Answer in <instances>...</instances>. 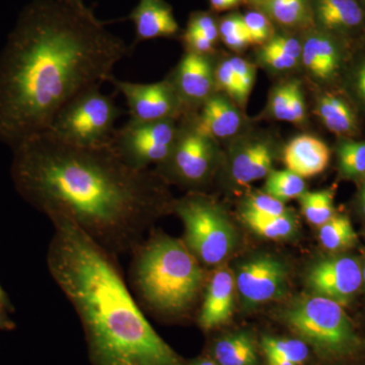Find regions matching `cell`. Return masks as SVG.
Wrapping results in <instances>:
<instances>
[{
	"label": "cell",
	"instance_id": "1",
	"mask_svg": "<svg viewBox=\"0 0 365 365\" xmlns=\"http://www.w3.org/2000/svg\"><path fill=\"white\" fill-rule=\"evenodd\" d=\"M128 52L83 2L38 0L0 53V140L16 148L44 133Z\"/></svg>",
	"mask_w": 365,
	"mask_h": 365
},
{
	"label": "cell",
	"instance_id": "2",
	"mask_svg": "<svg viewBox=\"0 0 365 365\" xmlns=\"http://www.w3.org/2000/svg\"><path fill=\"white\" fill-rule=\"evenodd\" d=\"M14 150L21 195L49 218H68L116 257L132 254L153 220L173 210L155 170L132 169L110 143L81 148L45 132Z\"/></svg>",
	"mask_w": 365,
	"mask_h": 365
},
{
	"label": "cell",
	"instance_id": "3",
	"mask_svg": "<svg viewBox=\"0 0 365 365\" xmlns=\"http://www.w3.org/2000/svg\"><path fill=\"white\" fill-rule=\"evenodd\" d=\"M51 220L48 270L74 307L93 365H186L131 294L117 258L64 216Z\"/></svg>",
	"mask_w": 365,
	"mask_h": 365
},
{
	"label": "cell",
	"instance_id": "4",
	"mask_svg": "<svg viewBox=\"0 0 365 365\" xmlns=\"http://www.w3.org/2000/svg\"><path fill=\"white\" fill-rule=\"evenodd\" d=\"M130 282L136 300L151 313L180 319L202 294V264L182 240L150 234L131 254Z\"/></svg>",
	"mask_w": 365,
	"mask_h": 365
},
{
	"label": "cell",
	"instance_id": "5",
	"mask_svg": "<svg viewBox=\"0 0 365 365\" xmlns=\"http://www.w3.org/2000/svg\"><path fill=\"white\" fill-rule=\"evenodd\" d=\"M284 319L300 340L326 356L352 352L359 340L343 306L314 295L297 300L285 312Z\"/></svg>",
	"mask_w": 365,
	"mask_h": 365
},
{
	"label": "cell",
	"instance_id": "6",
	"mask_svg": "<svg viewBox=\"0 0 365 365\" xmlns=\"http://www.w3.org/2000/svg\"><path fill=\"white\" fill-rule=\"evenodd\" d=\"M173 210L184 225L182 242L201 264L218 265L234 249V227L215 201L191 194L174 202Z\"/></svg>",
	"mask_w": 365,
	"mask_h": 365
},
{
	"label": "cell",
	"instance_id": "7",
	"mask_svg": "<svg viewBox=\"0 0 365 365\" xmlns=\"http://www.w3.org/2000/svg\"><path fill=\"white\" fill-rule=\"evenodd\" d=\"M121 115L113 98L93 88L71 101L46 132L71 145H105L111 141L115 122Z\"/></svg>",
	"mask_w": 365,
	"mask_h": 365
},
{
	"label": "cell",
	"instance_id": "8",
	"mask_svg": "<svg viewBox=\"0 0 365 365\" xmlns=\"http://www.w3.org/2000/svg\"><path fill=\"white\" fill-rule=\"evenodd\" d=\"M195 115H187L180 120L176 143L167 160L155 170L160 179L194 189L208 181L218 153L216 141L197 128Z\"/></svg>",
	"mask_w": 365,
	"mask_h": 365
},
{
	"label": "cell",
	"instance_id": "9",
	"mask_svg": "<svg viewBox=\"0 0 365 365\" xmlns=\"http://www.w3.org/2000/svg\"><path fill=\"white\" fill-rule=\"evenodd\" d=\"M181 120V119H180ZM180 120L153 122L129 120L121 128L115 129L110 145L118 157L135 170H150L169 157L180 129Z\"/></svg>",
	"mask_w": 365,
	"mask_h": 365
},
{
	"label": "cell",
	"instance_id": "10",
	"mask_svg": "<svg viewBox=\"0 0 365 365\" xmlns=\"http://www.w3.org/2000/svg\"><path fill=\"white\" fill-rule=\"evenodd\" d=\"M108 81L124 96L131 121L180 120L185 116L181 101L169 78L155 83H136L112 76Z\"/></svg>",
	"mask_w": 365,
	"mask_h": 365
},
{
	"label": "cell",
	"instance_id": "11",
	"mask_svg": "<svg viewBox=\"0 0 365 365\" xmlns=\"http://www.w3.org/2000/svg\"><path fill=\"white\" fill-rule=\"evenodd\" d=\"M362 281L361 266L351 257H334L319 261L307 274V285L316 295L332 299L341 306L351 300Z\"/></svg>",
	"mask_w": 365,
	"mask_h": 365
},
{
	"label": "cell",
	"instance_id": "12",
	"mask_svg": "<svg viewBox=\"0 0 365 365\" xmlns=\"http://www.w3.org/2000/svg\"><path fill=\"white\" fill-rule=\"evenodd\" d=\"M287 266L271 256L258 257L242 264L237 287L242 302L250 306L279 299L287 292Z\"/></svg>",
	"mask_w": 365,
	"mask_h": 365
},
{
	"label": "cell",
	"instance_id": "13",
	"mask_svg": "<svg viewBox=\"0 0 365 365\" xmlns=\"http://www.w3.org/2000/svg\"><path fill=\"white\" fill-rule=\"evenodd\" d=\"M168 78L181 101L185 116L195 115L194 110L215 93V67L207 55L186 51Z\"/></svg>",
	"mask_w": 365,
	"mask_h": 365
},
{
	"label": "cell",
	"instance_id": "14",
	"mask_svg": "<svg viewBox=\"0 0 365 365\" xmlns=\"http://www.w3.org/2000/svg\"><path fill=\"white\" fill-rule=\"evenodd\" d=\"M311 6L319 30L340 39L365 29V11L357 0H312Z\"/></svg>",
	"mask_w": 365,
	"mask_h": 365
},
{
	"label": "cell",
	"instance_id": "15",
	"mask_svg": "<svg viewBox=\"0 0 365 365\" xmlns=\"http://www.w3.org/2000/svg\"><path fill=\"white\" fill-rule=\"evenodd\" d=\"M340 40L319 29L307 34L302 43L300 60L317 81L327 83L339 73L343 58Z\"/></svg>",
	"mask_w": 365,
	"mask_h": 365
},
{
	"label": "cell",
	"instance_id": "16",
	"mask_svg": "<svg viewBox=\"0 0 365 365\" xmlns=\"http://www.w3.org/2000/svg\"><path fill=\"white\" fill-rule=\"evenodd\" d=\"M234 275L227 268L212 274L204 292L203 302L198 316L199 326L209 331L225 325L232 318L235 304Z\"/></svg>",
	"mask_w": 365,
	"mask_h": 365
},
{
	"label": "cell",
	"instance_id": "17",
	"mask_svg": "<svg viewBox=\"0 0 365 365\" xmlns=\"http://www.w3.org/2000/svg\"><path fill=\"white\" fill-rule=\"evenodd\" d=\"M273 160V145L266 137H248L237 146L232 157V179L241 186L259 181L270 174Z\"/></svg>",
	"mask_w": 365,
	"mask_h": 365
},
{
	"label": "cell",
	"instance_id": "18",
	"mask_svg": "<svg viewBox=\"0 0 365 365\" xmlns=\"http://www.w3.org/2000/svg\"><path fill=\"white\" fill-rule=\"evenodd\" d=\"M199 131L213 140L237 135L241 130L242 117L235 102L222 93H215L194 116Z\"/></svg>",
	"mask_w": 365,
	"mask_h": 365
},
{
	"label": "cell",
	"instance_id": "19",
	"mask_svg": "<svg viewBox=\"0 0 365 365\" xmlns=\"http://www.w3.org/2000/svg\"><path fill=\"white\" fill-rule=\"evenodd\" d=\"M128 19L135 28V43L174 37L180 30L172 7L165 0H139Z\"/></svg>",
	"mask_w": 365,
	"mask_h": 365
},
{
	"label": "cell",
	"instance_id": "20",
	"mask_svg": "<svg viewBox=\"0 0 365 365\" xmlns=\"http://www.w3.org/2000/svg\"><path fill=\"white\" fill-rule=\"evenodd\" d=\"M330 157L327 144L311 135L295 137L283 153L287 170L302 178H311L323 173L330 163Z\"/></svg>",
	"mask_w": 365,
	"mask_h": 365
},
{
	"label": "cell",
	"instance_id": "21",
	"mask_svg": "<svg viewBox=\"0 0 365 365\" xmlns=\"http://www.w3.org/2000/svg\"><path fill=\"white\" fill-rule=\"evenodd\" d=\"M317 112L326 128L335 135L352 136L357 131L355 113L343 98L333 93L322 96Z\"/></svg>",
	"mask_w": 365,
	"mask_h": 365
},
{
	"label": "cell",
	"instance_id": "22",
	"mask_svg": "<svg viewBox=\"0 0 365 365\" xmlns=\"http://www.w3.org/2000/svg\"><path fill=\"white\" fill-rule=\"evenodd\" d=\"M213 355L218 365H257L256 345L247 332L225 336L216 341Z\"/></svg>",
	"mask_w": 365,
	"mask_h": 365
},
{
	"label": "cell",
	"instance_id": "23",
	"mask_svg": "<svg viewBox=\"0 0 365 365\" xmlns=\"http://www.w3.org/2000/svg\"><path fill=\"white\" fill-rule=\"evenodd\" d=\"M262 13L285 28H300L313 19L309 0H266L259 4Z\"/></svg>",
	"mask_w": 365,
	"mask_h": 365
},
{
	"label": "cell",
	"instance_id": "24",
	"mask_svg": "<svg viewBox=\"0 0 365 365\" xmlns=\"http://www.w3.org/2000/svg\"><path fill=\"white\" fill-rule=\"evenodd\" d=\"M242 220L257 235L271 240L289 237L297 227L294 218L289 213L279 216L263 215L244 209Z\"/></svg>",
	"mask_w": 365,
	"mask_h": 365
},
{
	"label": "cell",
	"instance_id": "25",
	"mask_svg": "<svg viewBox=\"0 0 365 365\" xmlns=\"http://www.w3.org/2000/svg\"><path fill=\"white\" fill-rule=\"evenodd\" d=\"M319 227V241L330 251L349 248L356 242V232L347 216L334 215Z\"/></svg>",
	"mask_w": 365,
	"mask_h": 365
},
{
	"label": "cell",
	"instance_id": "26",
	"mask_svg": "<svg viewBox=\"0 0 365 365\" xmlns=\"http://www.w3.org/2000/svg\"><path fill=\"white\" fill-rule=\"evenodd\" d=\"M264 192L287 202L292 199L299 198L306 192L304 178L297 176L289 170H271L264 185Z\"/></svg>",
	"mask_w": 365,
	"mask_h": 365
},
{
	"label": "cell",
	"instance_id": "27",
	"mask_svg": "<svg viewBox=\"0 0 365 365\" xmlns=\"http://www.w3.org/2000/svg\"><path fill=\"white\" fill-rule=\"evenodd\" d=\"M299 201L304 217L317 227H321L335 215L334 194L330 190L304 192L299 197Z\"/></svg>",
	"mask_w": 365,
	"mask_h": 365
},
{
	"label": "cell",
	"instance_id": "28",
	"mask_svg": "<svg viewBox=\"0 0 365 365\" xmlns=\"http://www.w3.org/2000/svg\"><path fill=\"white\" fill-rule=\"evenodd\" d=\"M338 165L342 176L354 179L365 175V141L344 139L338 144Z\"/></svg>",
	"mask_w": 365,
	"mask_h": 365
},
{
	"label": "cell",
	"instance_id": "29",
	"mask_svg": "<svg viewBox=\"0 0 365 365\" xmlns=\"http://www.w3.org/2000/svg\"><path fill=\"white\" fill-rule=\"evenodd\" d=\"M262 348L265 354H274L297 365L304 364L309 359V349L306 342L299 339L264 337Z\"/></svg>",
	"mask_w": 365,
	"mask_h": 365
},
{
	"label": "cell",
	"instance_id": "30",
	"mask_svg": "<svg viewBox=\"0 0 365 365\" xmlns=\"http://www.w3.org/2000/svg\"><path fill=\"white\" fill-rule=\"evenodd\" d=\"M218 28L220 38H222L223 43L234 51H242L249 45H252L242 16L234 14L225 16Z\"/></svg>",
	"mask_w": 365,
	"mask_h": 365
},
{
	"label": "cell",
	"instance_id": "31",
	"mask_svg": "<svg viewBox=\"0 0 365 365\" xmlns=\"http://www.w3.org/2000/svg\"><path fill=\"white\" fill-rule=\"evenodd\" d=\"M245 25L248 30L252 45H265L274 37L272 21L262 11H248L245 16Z\"/></svg>",
	"mask_w": 365,
	"mask_h": 365
},
{
	"label": "cell",
	"instance_id": "32",
	"mask_svg": "<svg viewBox=\"0 0 365 365\" xmlns=\"http://www.w3.org/2000/svg\"><path fill=\"white\" fill-rule=\"evenodd\" d=\"M215 86L237 105L242 107L246 105L247 101L242 96L228 59L223 60L215 67Z\"/></svg>",
	"mask_w": 365,
	"mask_h": 365
},
{
	"label": "cell",
	"instance_id": "33",
	"mask_svg": "<svg viewBox=\"0 0 365 365\" xmlns=\"http://www.w3.org/2000/svg\"><path fill=\"white\" fill-rule=\"evenodd\" d=\"M244 209L263 215L279 216L289 213L284 202L266 194L265 192L250 197Z\"/></svg>",
	"mask_w": 365,
	"mask_h": 365
},
{
	"label": "cell",
	"instance_id": "34",
	"mask_svg": "<svg viewBox=\"0 0 365 365\" xmlns=\"http://www.w3.org/2000/svg\"><path fill=\"white\" fill-rule=\"evenodd\" d=\"M228 62L234 71L245 100L248 101L256 78V68L253 64L240 57H232L228 59Z\"/></svg>",
	"mask_w": 365,
	"mask_h": 365
},
{
	"label": "cell",
	"instance_id": "35",
	"mask_svg": "<svg viewBox=\"0 0 365 365\" xmlns=\"http://www.w3.org/2000/svg\"><path fill=\"white\" fill-rule=\"evenodd\" d=\"M187 31L199 34L211 42H217L220 38V28L213 16L207 13H195L190 18Z\"/></svg>",
	"mask_w": 365,
	"mask_h": 365
},
{
	"label": "cell",
	"instance_id": "36",
	"mask_svg": "<svg viewBox=\"0 0 365 365\" xmlns=\"http://www.w3.org/2000/svg\"><path fill=\"white\" fill-rule=\"evenodd\" d=\"M290 96V81L276 86L269 98L268 112L274 119L287 121L288 102Z\"/></svg>",
	"mask_w": 365,
	"mask_h": 365
},
{
	"label": "cell",
	"instance_id": "37",
	"mask_svg": "<svg viewBox=\"0 0 365 365\" xmlns=\"http://www.w3.org/2000/svg\"><path fill=\"white\" fill-rule=\"evenodd\" d=\"M304 120H306V103H304L302 86L297 81H290L287 122L299 125L304 123Z\"/></svg>",
	"mask_w": 365,
	"mask_h": 365
},
{
	"label": "cell",
	"instance_id": "38",
	"mask_svg": "<svg viewBox=\"0 0 365 365\" xmlns=\"http://www.w3.org/2000/svg\"><path fill=\"white\" fill-rule=\"evenodd\" d=\"M259 59L261 63L274 71H287L295 68L299 64V60L277 51H269L262 48L259 53Z\"/></svg>",
	"mask_w": 365,
	"mask_h": 365
},
{
	"label": "cell",
	"instance_id": "39",
	"mask_svg": "<svg viewBox=\"0 0 365 365\" xmlns=\"http://www.w3.org/2000/svg\"><path fill=\"white\" fill-rule=\"evenodd\" d=\"M263 49L284 53L297 60L302 58V44L292 36H274L272 39L263 45Z\"/></svg>",
	"mask_w": 365,
	"mask_h": 365
},
{
	"label": "cell",
	"instance_id": "40",
	"mask_svg": "<svg viewBox=\"0 0 365 365\" xmlns=\"http://www.w3.org/2000/svg\"><path fill=\"white\" fill-rule=\"evenodd\" d=\"M186 51L197 53L200 55H207L210 56L211 53L215 51V44L210 40L206 39L203 36L199 34L185 31L182 35Z\"/></svg>",
	"mask_w": 365,
	"mask_h": 365
},
{
	"label": "cell",
	"instance_id": "41",
	"mask_svg": "<svg viewBox=\"0 0 365 365\" xmlns=\"http://www.w3.org/2000/svg\"><path fill=\"white\" fill-rule=\"evenodd\" d=\"M350 90L360 107L365 110V55L352 72Z\"/></svg>",
	"mask_w": 365,
	"mask_h": 365
},
{
	"label": "cell",
	"instance_id": "42",
	"mask_svg": "<svg viewBox=\"0 0 365 365\" xmlns=\"http://www.w3.org/2000/svg\"><path fill=\"white\" fill-rule=\"evenodd\" d=\"M209 2L215 11H225L239 6L242 0H209Z\"/></svg>",
	"mask_w": 365,
	"mask_h": 365
},
{
	"label": "cell",
	"instance_id": "43",
	"mask_svg": "<svg viewBox=\"0 0 365 365\" xmlns=\"http://www.w3.org/2000/svg\"><path fill=\"white\" fill-rule=\"evenodd\" d=\"M6 309L0 307V331H11L16 328V324L9 318Z\"/></svg>",
	"mask_w": 365,
	"mask_h": 365
},
{
	"label": "cell",
	"instance_id": "44",
	"mask_svg": "<svg viewBox=\"0 0 365 365\" xmlns=\"http://www.w3.org/2000/svg\"><path fill=\"white\" fill-rule=\"evenodd\" d=\"M266 359H267V365H297L288 360L282 359V357L277 356L274 354H265Z\"/></svg>",
	"mask_w": 365,
	"mask_h": 365
},
{
	"label": "cell",
	"instance_id": "45",
	"mask_svg": "<svg viewBox=\"0 0 365 365\" xmlns=\"http://www.w3.org/2000/svg\"><path fill=\"white\" fill-rule=\"evenodd\" d=\"M0 307H4L7 311H13V307H11V300L4 292V288L0 287Z\"/></svg>",
	"mask_w": 365,
	"mask_h": 365
},
{
	"label": "cell",
	"instance_id": "46",
	"mask_svg": "<svg viewBox=\"0 0 365 365\" xmlns=\"http://www.w3.org/2000/svg\"><path fill=\"white\" fill-rule=\"evenodd\" d=\"M191 365H218V364L215 361V360L200 359H197L196 361H194Z\"/></svg>",
	"mask_w": 365,
	"mask_h": 365
},
{
	"label": "cell",
	"instance_id": "47",
	"mask_svg": "<svg viewBox=\"0 0 365 365\" xmlns=\"http://www.w3.org/2000/svg\"><path fill=\"white\" fill-rule=\"evenodd\" d=\"M361 205H362V210H364V212L365 215V184L364 186V190H362V193H361Z\"/></svg>",
	"mask_w": 365,
	"mask_h": 365
},
{
	"label": "cell",
	"instance_id": "48",
	"mask_svg": "<svg viewBox=\"0 0 365 365\" xmlns=\"http://www.w3.org/2000/svg\"><path fill=\"white\" fill-rule=\"evenodd\" d=\"M362 276H364V281L365 282V259H364V265L362 267Z\"/></svg>",
	"mask_w": 365,
	"mask_h": 365
},
{
	"label": "cell",
	"instance_id": "49",
	"mask_svg": "<svg viewBox=\"0 0 365 365\" xmlns=\"http://www.w3.org/2000/svg\"><path fill=\"white\" fill-rule=\"evenodd\" d=\"M256 4H260L262 2L266 1V0H253Z\"/></svg>",
	"mask_w": 365,
	"mask_h": 365
},
{
	"label": "cell",
	"instance_id": "50",
	"mask_svg": "<svg viewBox=\"0 0 365 365\" xmlns=\"http://www.w3.org/2000/svg\"><path fill=\"white\" fill-rule=\"evenodd\" d=\"M360 4H364L365 6V0H359Z\"/></svg>",
	"mask_w": 365,
	"mask_h": 365
},
{
	"label": "cell",
	"instance_id": "51",
	"mask_svg": "<svg viewBox=\"0 0 365 365\" xmlns=\"http://www.w3.org/2000/svg\"><path fill=\"white\" fill-rule=\"evenodd\" d=\"M69 1H73V2H83V0H69Z\"/></svg>",
	"mask_w": 365,
	"mask_h": 365
}]
</instances>
